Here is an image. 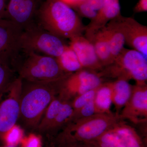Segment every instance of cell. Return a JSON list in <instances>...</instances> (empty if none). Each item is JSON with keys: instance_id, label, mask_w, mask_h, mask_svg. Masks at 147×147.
Masks as SVG:
<instances>
[{"instance_id": "cell-9", "label": "cell", "mask_w": 147, "mask_h": 147, "mask_svg": "<svg viewBox=\"0 0 147 147\" xmlns=\"http://www.w3.org/2000/svg\"><path fill=\"white\" fill-rule=\"evenodd\" d=\"M102 83L98 72L83 69L61 81L58 95L63 100L71 101L76 96L98 88Z\"/></svg>"}, {"instance_id": "cell-13", "label": "cell", "mask_w": 147, "mask_h": 147, "mask_svg": "<svg viewBox=\"0 0 147 147\" xmlns=\"http://www.w3.org/2000/svg\"><path fill=\"white\" fill-rule=\"evenodd\" d=\"M125 43L147 58V27L134 18L119 16Z\"/></svg>"}, {"instance_id": "cell-31", "label": "cell", "mask_w": 147, "mask_h": 147, "mask_svg": "<svg viewBox=\"0 0 147 147\" xmlns=\"http://www.w3.org/2000/svg\"><path fill=\"white\" fill-rule=\"evenodd\" d=\"M54 147H84V144L82 143H64L61 144H51Z\"/></svg>"}, {"instance_id": "cell-2", "label": "cell", "mask_w": 147, "mask_h": 147, "mask_svg": "<svg viewBox=\"0 0 147 147\" xmlns=\"http://www.w3.org/2000/svg\"><path fill=\"white\" fill-rule=\"evenodd\" d=\"M36 23L62 38L82 35L85 30L76 11L61 0H45L38 11Z\"/></svg>"}, {"instance_id": "cell-17", "label": "cell", "mask_w": 147, "mask_h": 147, "mask_svg": "<svg viewBox=\"0 0 147 147\" xmlns=\"http://www.w3.org/2000/svg\"><path fill=\"white\" fill-rule=\"evenodd\" d=\"M108 84L111 90V100L115 108V114L119 115L131 96L132 86L128 81L122 79Z\"/></svg>"}, {"instance_id": "cell-36", "label": "cell", "mask_w": 147, "mask_h": 147, "mask_svg": "<svg viewBox=\"0 0 147 147\" xmlns=\"http://www.w3.org/2000/svg\"><path fill=\"white\" fill-rule=\"evenodd\" d=\"M51 146H48V147H54L53 146V145H52V144H51Z\"/></svg>"}, {"instance_id": "cell-33", "label": "cell", "mask_w": 147, "mask_h": 147, "mask_svg": "<svg viewBox=\"0 0 147 147\" xmlns=\"http://www.w3.org/2000/svg\"><path fill=\"white\" fill-rule=\"evenodd\" d=\"M61 1L66 4L68 5L72 8L74 5H76V4L79 2L80 0H61Z\"/></svg>"}, {"instance_id": "cell-29", "label": "cell", "mask_w": 147, "mask_h": 147, "mask_svg": "<svg viewBox=\"0 0 147 147\" xmlns=\"http://www.w3.org/2000/svg\"><path fill=\"white\" fill-rule=\"evenodd\" d=\"M135 13H141L147 11V0H139L134 8Z\"/></svg>"}, {"instance_id": "cell-32", "label": "cell", "mask_w": 147, "mask_h": 147, "mask_svg": "<svg viewBox=\"0 0 147 147\" xmlns=\"http://www.w3.org/2000/svg\"><path fill=\"white\" fill-rule=\"evenodd\" d=\"M6 0H0V19L4 18L6 8Z\"/></svg>"}, {"instance_id": "cell-5", "label": "cell", "mask_w": 147, "mask_h": 147, "mask_svg": "<svg viewBox=\"0 0 147 147\" xmlns=\"http://www.w3.org/2000/svg\"><path fill=\"white\" fill-rule=\"evenodd\" d=\"M17 74L22 80L37 82H55L71 74L61 69L56 58L34 52L25 54Z\"/></svg>"}, {"instance_id": "cell-6", "label": "cell", "mask_w": 147, "mask_h": 147, "mask_svg": "<svg viewBox=\"0 0 147 147\" xmlns=\"http://www.w3.org/2000/svg\"><path fill=\"white\" fill-rule=\"evenodd\" d=\"M61 39L36 24L22 32L21 46L25 54L34 52L57 58L67 46Z\"/></svg>"}, {"instance_id": "cell-1", "label": "cell", "mask_w": 147, "mask_h": 147, "mask_svg": "<svg viewBox=\"0 0 147 147\" xmlns=\"http://www.w3.org/2000/svg\"><path fill=\"white\" fill-rule=\"evenodd\" d=\"M62 79L49 82L22 80L18 122L24 128L34 131L48 106L58 94Z\"/></svg>"}, {"instance_id": "cell-26", "label": "cell", "mask_w": 147, "mask_h": 147, "mask_svg": "<svg viewBox=\"0 0 147 147\" xmlns=\"http://www.w3.org/2000/svg\"><path fill=\"white\" fill-rule=\"evenodd\" d=\"M72 8L79 16L90 18L91 20L94 18L97 12L84 0H80Z\"/></svg>"}, {"instance_id": "cell-16", "label": "cell", "mask_w": 147, "mask_h": 147, "mask_svg": "<svg viewBox=\"0 0 147 147\" xmlns=\"http://www.w3.org/2000/svg\"><path fill=\"white\" fill-rule=\"evenodd\" d=\"M119 16L110 21L104 27L113 62L124 48V45L125 44V39L120 24Z\"/></svg>"}, {"instance_id": "cell-27", "label": "cell", "mask_w": 147, "mask_h": 147, "mask_svg": "<svg viewBox=\"0 0 147 147\" xmlns=\"http://www.w3.org/2000/svg\"><path fill=\"white\" fill-rule=\"evenodd\" d=\"M94 100L84 105L76 113L73 114L70 121L84 118L97 114Z\"/></svg>"}, {"instance_id": "cell-7", "label": "cell", "mask_w": 147, "mask_h": 147, "mask_svg": "<svg viewBox=\"0 0 147 147\" xmlns=\"http://www.w3.org/2000/svg\"><path fill=\"white\" fill-rule=\"evenodd\" d=\"M22 32L10 21L0 19V61L16 74L25 55L21 44Z\"/></svg>"}, {"instance_id": "cell-19", "label": "cell", "mask_w": 147, "mask_h": 147, "mask_svg": "<svg viewBox=\"0 0 147 147\" xmlns=\"http://www.w3.org/2000/svg\"><path fill=\"white\" fill-rule=\"evenodd\" d=\"M125 147H146L142 137L135 129L121 121L113 127Z\"/></svg>"}, {"instance_id": "cell-11", "label": "cell", "mask_w": 147, "mask_h": 147, "mask_svg": "<svg viewBox=\"0 0 147 147\" xmlns=\"http://www.w3.org/2000/svg\"><path fill=\"white\" fill-rule=\"evenodd\" d=\"M40 0H9L5 19L25 30L36 24L37 13Z\"/></svg>"}, {"instance_id": "cell-24", "label": "cell", "mask_w": 147, "mask_h": 147, "mask_svg": "<svg viewBox=\"0 0 147 147\" xmlns=\"http://www.w3.org/2000/svg\"><path fill=\"white\" fill-rule=\"evenodd\" d=\"M16 73L0 61V100L13 81L18 77Z\"/></svg>"}, {"instance_id": "cell-30", "label": "cell", "mask_w": 147, "mask_h": 147, "mask_svg": "<svg viewBox=\"0 0 147 147\" xmlns=\"http://www.w3.org/2000/svg\"><path fill=\"white\" fill-rule=\"evenodd\" d=\"M96 11H98L103 4V0H84Z\"/></svg>"}, {"instance_id": "cell-14", "label": "cell", "mask_w": 147, "mask_h": 147, "mask_svg": "<svg viewBox=\"0 0 147 147\" xmlns=\"http://www.w3.org/2000/svg\"><path fill=\"white\" fill-rule=\"evenodd\" d=\"M69 46L76 54L83 69L97 72L103 67L98 57L92 43L83 35L72 38Z\"/></svg>"}, {"instance_id": "cell-20", "label": "cell", "mask_w": 147, "mask_h": 147, "mask_svg": "<svg viewBox=\"0 0 147 147\" xmlns=\"http://www.w3.org/2000/svg\"><path fill=\"white\" fill-rule=\"evenodd\" d=\"M61 69L67 74H71L83 69L76 54L67 45L62 54L56 58Z\"/></svg>"}, {"instance_id": "cell-4", "label": "cell", "mask_w": 147, "mask_h": 147, "mask_svg": "<svg viewBox=\"0 0 147 147\" xmlns=\"http://www.w3.org/2000/svg\"><path fill=\"white\" fill-rule=\"evenodd\" d=\"M147 58L136 50L124 48L113 63L98 73L102 78L133 79L137 85H144L147 80Z\"/></svg>"}, {"instance_id": "cell-22", "label": "cell", "mask_w": 147, "mask_h": 147, "mask_svg": "<svg viewBox=\"0 0 147 147\" xmlns=\"http://www.w3.org/2000/svg\"><path fill=\"white\" fill-rule=\"evenodd\" d=\"M113 127L96 139L84 144H88L94 147H125Z\"/></svg>"}, {"instance_id": "cell-23", "label": "cell", "mask_w": 147, "mask_h": 147, "mask_svg": "<svg viewBox=\"0 0 147 147\" xmlns=\"http://www.w3.org/2000/svg\"><path fill=\"white\" fill-rule=\"evenodd\" d=\"M24 136V129L17 123L3 134L1 141L4 145L16 147L20 144Z\"/></svg>"}, {"instance_id": "cell-15", "label": "cell", "mask_w": 147, "mask_h": 147, "mask_svg": "<svg viewBox=\"0 0 147 147\" xmlns=\"http://www.w3.org/2000/svg\"><path fill=\"white\" fill-rule=\"evenodd\" d=\"M121 15L119 0H103V4L96 15L85 26V37L91 35Z\"/></svg>"}, {"instance_id": "cell-35", "label": "cell", "mask_w": 147, "mask_h": 147, "mask_svg": "<svg viewBox=\"0 0 147 147\" xmlns=\"http://www.w3.org/2000/svg\"><path fill=\"white\" fill-rule=\"evenodd\" d=\"M1 147H15L13 146H6V145H4V146H3Z\"/></svg>"}, {"instance_id": "cell-28", "label": "cell", "mask_w": 147, "mask_h": 147, "mask_svg": "<svg viewBox=\"0 0 147 147\" xmlns=\"http://www.w3.org/2000/svg\"><path fill=\"white\" fill-rule=\"evenodd\" d=\"M21 147H42L41 135L35 133H30L24 136L20 143Z\"/></svg>"}, {"instance_id": "cell-21", "label": "cell", "mask_w": 147, "mask_h": 147, "mask_svg": "<svg viewBox=\"0 0 147 147\" xmlns=\"http://www.w3.org/2000/svg\"><path fill=\"white\" fill-rule=\"evenodd\" d=\"M97 114H112L110 108L112 104L111 90L108 82L102 83L98 88L94 98Z\"/></svg>"}, {"instance_id": "cell-3", "label": "cell", "mask_w": 147, "mask_h": 147, "mask_svg": "<svg viewBox=\"0 0 147 147\" xmlns=\"http://www.w3.org/2000/svg\"><path fill=\"white\" fill-rule=\"evenodd\" d=\"M121 121L119 116L112 113L96 114L71 121L60 131L51 144L88 143L113 128Z\"/></svg>"}, {"instance_id": "cell-12", "label": "cell", "mask_w": 147, "mask_h": 147, "mask_svg": "<svg viewBox=\"0 0 147 147\" xmlns=\"http://www.w3.org/2000/svg\"><path fill=\"white\" fill-rule=\"evenodd\" d=\"M120 113L121 121L128 119L134 123H144L147 119V86H132L131 96Z\"/></svg>"}, {"instance_id": "cell-10", "label": "cell", "mask_w": 147, "mask_h": 147, "mask_svg": "<svg viewBox=\"0 0 147 147\" xmlns=\"http://www.w3.org/2000/svg\"><path fill=\"white\" fill-rule=\"evenodd\" d=\"M21 86L22 79L18 76L6 92V97L0 100V141L3 134L18 122Z\"/></svg>"}, {"instance_id": "cell-34", "label": "cell", "mask_w": 147, "mask_h": 147, "mask_svg": "<svg viewBox=\"0 0 147 147\" xmlns=\"http://www.w3.org/2000/svg\"><path fill=\"white\" fill-rule=\"evenodd\" d=\"M84 144V143H83ZM84 147H94L90 146V145L88 144H84Z\"/></svg>"}, {"instance_id": "cell-8", "label": "cell", "mask_w": 147, "mask_h": 147, "mask_svg": "<svg viewBox=\"0 0 147 147\" xmlns=\"http://www.w3.org/2000/svg\"><path fill=\"white\" fill-rule=\"evenodd\" d=\"M73 114L71 101L55 96L46 109L34 131L52 141L71 120Z\"/></svg>"}, {"instance_id": "cell-18", "label": "cell", "mask_w": 147, "mask_h": 147, "mask_svg": "<svg viewBox=\"0 0 147 147\" xmlns=\"http://www.w3.org/2000/svg\"><path fill=\"white\" fill-rule=\"evenodd\" d=\"M86 38L92 43L98 57L103 67L113 63L110 45L104 27Z\"/></svg>"}, {"instance_id": "cell-25", "label": "cell", "mask_w": 147, "mask_h": 147, "mask_svg": "<svg viewBox=\"0 0 147 147\" xmlns=\"http://www.w3.org/2000/svg\"><path fill=\"white\" fill-rule=\"evenodd\" d=\"M98 88L88 91L76 96L71 100V105L73 108V114L76 113L84 105H86L94 99Z\"/></svg>"}]
</instances>
